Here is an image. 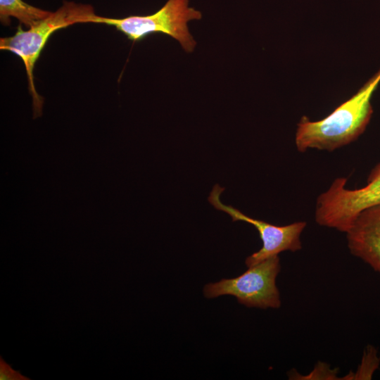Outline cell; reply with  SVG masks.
<instances>
[{
  "instance_id": "1",
  "label": "cell",
  "mask_w": 380,
  "mask_h": 380,
  "mask_svg": "<svg viewBox=\"0 0 380 380\" xmlns=\"http://www.w3.org/2000/svg\"><path fill=\"white\" fill-rule=\"evenodd\" d=\"M380 82V69L358 91L319 121L303 116L298 123L296 146L332 151L354 141L365 131L372 115V96Z\"/></svg>"
},
{
  "instance_id": "2",
  "label": "cell",
  "mask_w": 380,
  "mask_h": 380,
  "mask_svg": "<svg viewBox=\"0 0 380 380\" xmlns=\"http://www.w3.org/2000/svg\"><path fill=\"white\" fill-rule=\"evenodd\" d=\"M94 8L87 4L65 2L56 11L23 30L20 24L13 36L0 39V49L9 51L19 56L25 68L30 93L32 98L33 118L42 115L44 98L36 91L33 70L42 49L50 36L56 30L75 23H87L94 15Z\"/></svg>"
},
{
  "instance_id": "3",
  "label": "cell",
  "mask_w": 380,
  "mask_h": 380,
  "mask_svg": "<svg viewBox=\"0 0 380 380\" xmlns=\"http://www.w3.org/2000/svg\"><path fill=\"white\" fill-rule=\"evenodd\" d=\"M189 0H167L158 11L144 16L111 18L94 14L87 23L113 26L134 42L152 34H164L177 40L186 52L191 53L194 50L196 42L189 32L187 23L201 19L202 14L189 7Z\"/></svg>"
},
{
  "instance_id": "4",
  "label": "cell",
  "mask_w": 380,
  "mask_h": 380,
  "mask_svg": "<svg viewBox=\"0 0 380 380\" xmlns=\"http://www.w3.org/2000/svg\"><path fill=\"white\" fill-rule=\"evenodd\" d=\"M346 183V178H337L319 196L315 213L319 225L346 233L362 210L380 204V163L372 169L365 186L348 189Z\"/></svg>"
},
{
  "instance_id": "5",
  "label": "cell",
  "mask_w": 380,
  "mask_h": 380,
  "mask_svg": "<svg viewBox=\"0 0 380 380\" xmlns=\"http://www.w3.org/2000/svg\"><path fill=\"white\" fill-rule=\"evenodd\" d=\"M280 270L278 255L272 256L249 267L237 277L206 284L203 294L207 298L232 295L239 303L249 308H279L281 300L276 278Z\"/></svg>"
},
{
  "instance_id": "6",
  "label": "cell",
  "mask_w": 380,
  "mask_h": 380,
  "mask_svg": "<svg viewBox=\"0 0 380 380\" xmlns=\"http://www.w3.org/2000/svg\"><path fill=\"white\" fill-rule=\"evenodd\" d=\"M224 188L215 184L208 197L209 203L217 210L229 215L232 221H243L253 225L262 241V248L246 259L248 267L285 251L295 252L301 249L300 234L306 227L305 222H296L285 226H277L252 218L232 205L223 204L220 196Z\"/></svg>"
},
{
  "instance_id": "7",
  "label": "cell",
  "mask_w": 380,
  "mask_h": 380,
  "mask_svg": "<svg viewBox=\"0 0 380 380\" xmlns=\"http://www.w3.org/2000/svg\"><path fill=\"white\" fill-rule=\"evenodd\" d=\"M353 255L380 273V204L362 210L346 232Z\"/></svg>"
},
{
  "instance_id": "8",
  "label": "cell",
  "mask_w": 380,
  "mask_h": 380,
  "mask_svg": "<svg viewBox=\"0 0 380 380\" xmlns=\"http://www.w3.org/2000/svg\"><path fill=\"white\" fill-rule=\"evenodd\" d=\"M51 13V12L34 7L23 0H0V20L4 25H9L10 18L14 17L20 24L31 27Z\"/></svg>"
},
{
  "instance_id": "9",
  "label": "cell",
  "mask_w": 380,
  "mask_h": 380,
  "mask_svg": "<svg viewBox=\"0 0 380 380\" xmlns=\"http://www.w3.org/2000/svg\"><path fill=\"white\" fill-rule=\"evenodd\" d=\"M20 372L13 369L2 357H0V380H29Z\"/></svg>"
}]
</instances>
